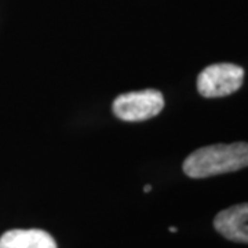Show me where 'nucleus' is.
<instances>
[{
	"instance_id": "7ed1b4c3",
	"label": "nucleus",
	"mask_w": 248,
	"mask_h": 248,
	"mask_svg": "<svg viewBox=\"0 0 248 248\" xmlns=\"http://www.w3.org/2000/svg\"><path fill=\"white\" fill-rule=\"evenodd\" d=\"M164 108V97L157 90L122 94L113 102V113L124 122H143L157 116Z\"/></svg>"
},
{
	"instance_id": "0eeeda50",
	"label": "nucleus",
	"mask_w": 248,
	"mask_h": 248,
	"mask_svg": "<svg viewBox=\"0 0 248 248\" xmlns=\"http://www.w3.org/2000/svg\"><path fill=\"white\" fill-rule=\"evenodd\" d=\"M177 231H178L177 228H172V226L170 228V232H172V233H175V232H177Z\"/></svg>"
},
{
	"instance_id": "20e7f679",
	"label": "nucleus",
	"mask_w": 248,
	"mask_h": 248,
	"mask_svg": "<svg viewBox=\"0 0 248 248\" xmlns=\"http://www.w3.org/2000/svg\"><path fill=\"white\" fill-rule=\"evenodd\" d=\"M214 228L225 239L248 244V203L232 205L218 214Z\"/></svg>"
},
{
	"instance_id": "39448f33",
	"label": "nucleus",
	"mask_w": 248,
	"mask_h": 248,
	"mask_svg": "<svg viewBox=\"0 0 248 248\" xmlns=\"http://www.w3.org/2000/svg\"><path fill=\"white\" fill-rule=\"evenodd\" d=\"M0 248H57V243L40 229H14L0 237Z\"/></svg>"
},
{
	"instance_id": "f257e3e1",
	"label": "nucleus",
	"mask_w": 248,
	"mask_h": 248,
	"mask_svg": "<svg viewBox=\"0 0 248 248\" xmlns=\"http://www.w3.org/2000/svg\"><path fill=\"white\" fill-rule=\"evenodd\" d=\"M248 167V143H218L204 146L184 161V172L189 178H208L234 172Z\"/></svg>"
},
{
	"instance_id": "423d86ee",
	"label": "nucleus",
	"mask_w": 248,
	"mask_h": 248,
	"mask_svg": "<svg viewBox=\"0 0 248 248\" xmlns=\"http://www.w3.org/2000/svg\"><path fill=\"white\" fill-rule=\"evenodd\" d=\"M151 190H152V186L151 185H145V186H143V192H145V193H149Z\"/></svg>"
},
{
	"instance_id": "f03ea898",
	"label": "nucleus",
	"mask_w": 248,
	"mask_h": 248,
	"mask_svg": "<svg viewBox=\"0 0 248 248\" xmlns=\"http://www.w3.org/2000/svg\"><path fill=\"white\" fill-rule=\"evenodd\" d=\"M244 69L234 63H214L197 78V90L205 98L231 95L243 86Z\"/></svg>"
}]
</instances>
